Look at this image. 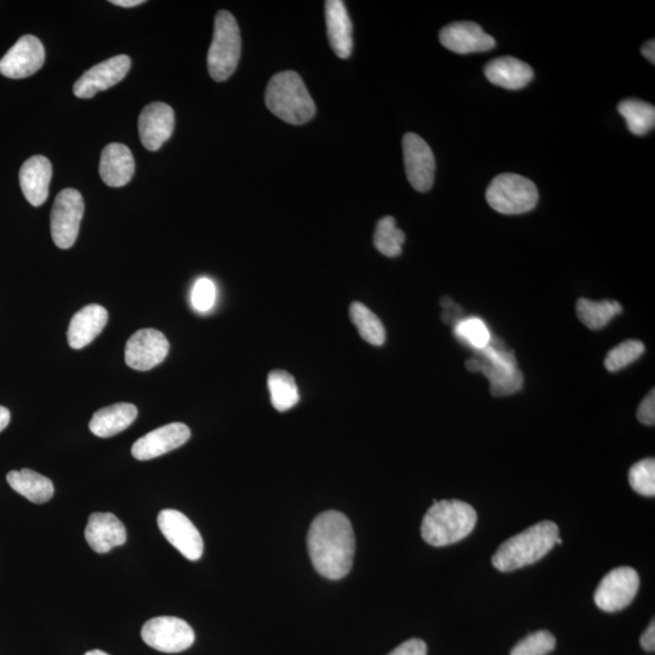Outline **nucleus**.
Masks as SVG:
<instances>
[{"label":"nucleus","instance_id":"1","mask_svg":"<svg viewBox=\"0 0 655 655\" xmlns=\"http://www.w3.org/2000/svg\"><path fill=\"white\" fill-rule=\"evenodd\" d=\"M312 565L322 577L338 580L353 566L356 539L352 524L339 511H326L313 520L307 534Z\"/></svg>","mask_w":655,"mask_h":655},{"label":"nucleus","instance_id":"2","mask_svg":"<svg viewBox=\"0 0 655 655\" xmlns=\"http://www.w3.org/2000/svg\"><path fill=\"white\" fill-rule=\"evenodd\" d=\"M560 529L551 521H543L515 535L495 552L492 563L499 572H512L533 565L554 549Z\"/></svg>","mask_w":655,"mask_h":655},{"label":"nucleus","instance_id":"3","mask_svg":"<svg viewBox=\"0 0 655 655\" xmlns=\"http://www.w3.org/2000/svg\"><path fill=\"white\" fill-rule=\"evenodd\" d=\"M477 512L460 500L434 501L421 523V537L427 544L442 548L463 540L474 531Z\"/></svg>","mask_w":655,"mask_h":655},{"label":"nucleus","instance_id":"4","mask_svg":"<svg viewBox=\"0 0 655 655\" xmlns=\"http://www.w3.org/2000/svg\"><path fill=\"white\" fill-rule=\"evenodd\" d=\"M266 106L273 115L293 125L310 122L316 115L315 101L298 73L284 71L273 76L266 88Z\"/></svg>","mask_w":655,"mask_h":655},{"label":"nucleus","instance_id":"5","mask_svg":"<svg viewBox=\"0 0 655 655\" xmlns=\"http://www.w3.org/2000/svg\"><path fill=\"white\" fill-rule=\"evenodd\" d=\"M241 32L235 17L229 11H219L215 17L214 37L208 51V70L216 82H225L241 59Z\"/></svg>","mask_w":655,"mask_h":655},{"label":"nucleus","instance_id":"6","mask_svg":"<svg viewBox=\"0 0 655 655\" xmlns=\"http://www.w3.org/2000/svg\"><path fill=\"white\" fill-rule=\"evenodd\" d=\"M486 198L495 212L520 215L535 208L539 193L532 180L517 174H501L488 186Z\"/></svg>","mask_w":655,"mask_h":655},{"label":"nucleus","instance_id":"7","mask_svg":"<svg viewBox=\"0 0 655 655\" xmlns=\"http://www.w3.org/2000/svg\"><path fill=\"white\" fill-rule=\"evenodd\" d=\"M84 215V201L77 190L66 189L56 197L51 209L50 229L53 241L60 249H70L76 243Z\"/></svg>","mask_w":655,"mask_h":655},{"label":"nucleus","instance_id":"8","mask_svg":"<svg viewBox=\"0 0 655 655\" xmlns=\"http://www.w3.org/2000/svg\"><path fill=\"white\" fill-rule=\"evenodd\" d=\"M147 646L163 653H180L195 643V631L180 618L158 617L148 620L141 630Z\"/></svg>","mask_w":655,"mask_h":655},{"label":"nucleus","instance_id":"9","mask_svg":"<svg viewBox=\"0 0 655 655\" xmlns=\"http://www.w3.org/2000/svg\"><path fill=\"white\" fill-rule=\"evenodd\" d=\"M640 589L639 573L631 567H619L601 580L595 592V603L603 612L613 613L631 605Z\"/></svg>","mask_w":655,"mask_h":655},{"label":"nucleus","instance_id":"10","mask_svg":"<svg viewBox=\"0 0 655 655\" xmlns=\"http://www.w3.org/2000/svg\"><path fill=\"white\" fill-rule=\"evenodd\" d=\"M158 527L164 538L190 561H198L203 555L204 544L201 533L189 517L182 512L168 509L159 512Z\"/></svg>","mask_w":655,"mask_h":655},{"label":"nucleus","instance_id":"11","mask_svg":"<svg viewBox=\"0 0 655 655\" xmlns=\"http://www.w3.org/2000/svg\"><path fill=\"white\" fill-rule=\"evenodd\" d=\"M404 167L414 190L427 192L435 181L436 161L434 152L419 135L408 133L403 138Z\"/></svg>","mask_w":655,"mask_h":655},{"label":"nucleus","instance_id":"12","mask_svg":"<svg viewBox=\"0 0 655 655\" xmlns=\"http://www.w3.org/2000/svg\"><path fill=\"white\" fill-rule=\"evenodd\" d=\"M169 341L156 329H141L130 336L125 345V362L130 368L146 372L161 364L168 356Z\"/></svg>","mask_w":655,"mask_h":655},{"label":"nucleus","instance_id":"13","mask_svg":"<svg viewBox=\"0 0 655 655\" xmlns=\"http://www.w3.org/2000/svg\"><path fill=\"white\" fill-rule=\"evenodd\" d=\"M131 67L127 55H118L90 68L83 73L73 87V93L79 99H91L100 91L108 90L122 82Z\"/></svg>","mask_w":655,"mask_h":655},{"label":"nucleus","instance_id":"14","mask_svg":"<svg viewBox=\"0 0 655 655\" xmlns=\"http://www.w3.org/2000/svg\"><path fill=\"white\" fill-rule=\"evenodd\" d=\"M45 50L37 37L24 36L0 60V73L10 79L33 76L44 65Z\"/></svg>","mask_w":655,"mask_h":655},{"label":"nucleus","instance_id":"15","mask_svg":"<svg viewBox=\"0 0 655 655\" xmlns=\"http://www.w3.org/2000/svg\"><path fill=\"white\" fill-rule=\"evenodd\" d=\"M190 438L191 430L185 424H168L148 432L136 441L131 454L141 461L155 459L184 446Z\"/></svg>","mask_w":655,"mask_h":655},{"label":"nucleus","instance_id":"16","mask_svg":"<svg viewBox=\"0 0 655 655\" xmlns=\"http://www.w3.org/2000/svg\"><path fill=\"white\" fill-rule=\"evenodd\" d=\"M440 42L444 48L460 55L486 53L497 47L492 36L475 22H453L443 28Z\"/></svg>","mask_w":655,"mask_h":655},{"label":"nucleus","instance_id":"17","mask_svg":"<svg viewBox=\"0 0 655 655\" xmlns=\"http://www.w3.org/2000/svg\"><path fill=\"white\" fill-rule=\"evenodd\" d=\"M174 128V110L164 102H153L142 110L139 117V135L142 145L148 151H158L172 138Z\"/></svg>","mask_w":655,"mask_h":655},{"label":"nucleus","instance_id":"18","mask_svg":"<svg viewBox=\"0 0 655 655\" xmlns=\"http://www.w3.org/2000/svg\"><path fill=\"white\" fill-rule=\"evenodd\" d=\"M85 540L98 554H107L127 541V529L113 514L95 512L89 517L85 528Z\"/></svg>","mask_w":655,"mask_h":655},{"label":"nucleus","instance_id":"19","mask_svg":"<svg viewBox=\"0 0 655 655\" xmlns=\"http://www.w3.org/2000/svg\"><path fill=\"white\" fill-rule=\"evenodd\" d=\"M53 165L43 156H34L22 164L20 186L22 193L33 207H41L49 197Z\"/></svg>","mask_w":655,"mask_h":655},{"label":"nucleus","instance_id":"20","mask_svg":"<svg viewBox=\"0 0 655 655\" xmlns=\"http://www.w3.org/2000/svg\"><path fill=\"white\" fill-rule=\"evenodd\" d=\"M108 322V312L105 307L91 304L83 307L72 317L68 327V344L74 350H81L96 339Z\"/></svg>","mask_w":655,"mask_h":655},{"label":"nucleus","instance_id":"21","mask_svg":"<svg viewBox=\"0 0 655 655\" xmlns=\"http://www.w3.org/2000/svg\"><path fill=\"white\" fill-rule=\"evenodd\" d=\"M100 176L110 187L128 185L135 173L133 153L123 144H110L101 153Z\"/></svg>","mask_w":655,"mask_h":655},{"label":"nucleus","instance_id":"22","mask_svg":"<svg viewBox=\"0 0 655 655\" xmlns=\"http://www.w3.org/2000/svg\"><path fill=\"white\" fill-rule=\"evenodd\" d=\"M466 368L471 372L484 374L491 383V393L494 397L514 395L523 387V374L517 367L500 366L474 357L466 362Z\"/></svg>","mask_w":655,"mask_h":655},{"label":"nucleus","instance_id":"23","mask_svg":"<svg viewBox=\"0 0 655 655\" xmlns=\"http://www.w3.org/2000/svg\"><path fill=\"white\" fill-rule=\"evenodd\" d=\"M489 82L508 90H520L532 82V67L521 60L504 56L489 61L484 67Z\"/></svg>","mask_w":655,"mask_h":655},{"label":"nucleus","instance_id":"24","mask_svg":"<svg viewBox=\"0 0 655 655\" xmlns=\"http://www.w3.org/2000/svg\"><path fill=\"white\" fill-rule=\"evenodd\" d=\"M327 31L330 45L338 58H350L353 48L352 22L341 0L326 2Z\"/></svg>","mask_w":655,"mask_h":655},{"label":"nucleus","instance_id":"25","mask_svg":"<svg viewBox=\"0 0 655 655\" xmlns=\"http://www.w3.org/2000/svg\"><path fill=\"white\" fill-rule=\"evenodd\" d=\"M138 418V408L131 403H117L93 415L89 429L95 436L108 438L121 434Z\"/></svg>","mask_w":655,"mask_h":655},{"label":"nucleus","instance_id":"26","mask_svg":"<svg viewBox=\"0 0 655 655\" xmlns=\"http://www.w3.org/2000/svg\"><path fill=\"white\" fill-rule=\"evenodd\" d=\"M7 481L16 493L34 504L47 503L55 492L54 483L48 477L30 469L10 471Z\"/></svg>","mask_w":655,"mask_h":655},{"label":"nucleus","instance_id":"27","mask_svg":"<svg viewBox=\"0 0 655 655\" xmlns=\"http://www.w3.org/2000/svg\"><path fill=\"white\" fill-rule=\"evenodd\" d=\"M622 312V305L613 300L580 299L577 304V315L580 322L592 330L605 328L615 316Z\"/></svg>","mask_w":655,"mask_h":655},{"label":"nucleus","instance_id":"28","mask_svg":"<svg viewBox=\"0 0 655 655\" xmlns=\"http://www.w3.org/2000/svg\"><path fill=\"white\" fill-rule=\"evenodd\" d=\"M271 402L278 412H287L300 400L298 385L292 374L286 370H273L267 379Z\"/></svg>","mask_w":655,"mask_h":655},{"label":"nucleus","instance_id":"29","mask_svg":"<svg viewBox=\"0 0 655 655\" xmlns=\"http://www.w3.org/2000/svg\"><path fill=\"white\" fill-rule=\"evenodd\" d=\"M618 112L634 135H646L654 129L655 108L648 102L636 99L624 100L618 105Z\"/></svg>","mask_w":655,"mask_h":655},{"label":"nucleus","instance_id":"30","mask_svg":"<svg viewBox=\"0 0 655 655\" xmlns=\"http://www.w3.org/2000/svg\"><path fill=\"white\" fill-rule=\"evenodd\" d=\"M350 318L358 333L362 336L363 340L373 346H381L385 344L386 330L383 322L379 317L368 309L362 303H352L350 306Z\"/></svg>","mask_w":655,"mask_h":655},{"label":"nucleus","instance_id":"31","mask_svg":"<svg viewBox=\"0 0 655 655\" xmlns=\"http://www.w3.org/2000/svg\"><path fill=\"white\" fill-rule=\"evenodd\" d=\"M406 235L398 229L392 216H385L378 222L374 233V246L387 258H397L402 253Z\"/></svg>","mask_w":655,"mask_h":655},{"label":"nucleus","instance_id":"32","mask_svg":"<svg viewBox=\"0 0 655 655\" xmlns=\"http://www.w3.org/2000/svg\"><path fill=\"white\" fill-rule=\"evenodd\" d=\"M454 332L458 339L475 351L484 349L492 340L487 324L478 317L459 321L455 324Z\"/></svg>","mask_w":655,"mask_h":655},{"label":"nucleus","instance_id":"33","mask_svg":"<svg viewBox=\"0 0 655 655\" xmlns=\"http://www.w3.org/2000/svg\"><path fill=\"white\" fill-rule=\"evenodd\" d=\"M645 352V345L640 340H626L608 352L605 366L608 372H619L639 360Z\"/></svg>","mask_w":655,"mask_h":655},{"label":"nucleus","instance_id":"34","mask_svg":"<svg viewBox=\"0 0 655 655\" xmlns=\"http://www.w3.org/2000/svg\"><path fill=\"white\" fill-rule=\"evenodd\" d=\"M630 486L636 493L653 498L655 495V461L648 458L639 461L629 472Z\"/></svg>","mask_w":655,"mask_h":655},{"label":"nucleus","instance_id":"35","mask_svg":"<svg viewBox=\"0 0 655 655\" xmlns=\"http://www.w3.org/2000/svg\"><path fill=\"white\" fill-rule=\"evenodd\" d=\"M556 647L555 636L546 630L533 632L512 648L511 655H546Z\"/></svg>","mask_w":655,"mask_h":655},{"label":"nucleus","instance_id":"36","mask_svg":"<svg viewBox=\"0 0 655 655\" xmlns=\"http://www.w3.org/2000/svg\"><path fill=\"white\" fill-rule=\"evenodd\" d=\"M216 300V287L212 279L199 278L192 288L191 304L198 312H208L213 309Z\"/></svg>","mask_w":655,"mask_h":655},{"label":"nucleus","instance_id":"37","mask_svg":"<svg viewBox=\"0 0 655 655\" xmlns=\"http://www.w3.org/2000/svg\"><path fill=\"white\" fill-rule=\"evenodd\" d=\"M637 419L640 423L653 426L655 424V395L654 390L640 404L637 409Z\"/></svg>","mask_w":655,"mask_h":655},{"label":"nucleus","instance_id":"38","mask_svg":"<svg viewBox=\"0 0 655 655\" xmlns=\"http://www.w3.org/2000/svg\"><path fill=\"white\" fill-rule=\"evenodd\" d=\"M389 655H427V646L423 640L412 639L403 642L393 649Z\"/></svg>","mask_w":655,"mask_h":655},{"label":"nucleus","instance_id":"39","mask_svg":"<svg viewBox=\"0 0 655 655\" xmlns=\"http://www.w3.org/2000/svg\"><path fill=\"white\" fill-rule=\"evenodd\" d=\"M641 646L647 652H654L655 649V623L652 620V623L649 624L645 634L642 635L640 640Z\"/></svg>","mask_w":655,"mask_h":655},{"label":"nucleus","instance_id":"40","mask_svg":"<svg viewBox=\"0 0 655 655\" xmlns=\"http://www.w3.org/2000/svg\"><path fill=\"white\" fill-rule=\"evenodd\" d=\"M641 53L645 58L651 62L652 65H654L655 62V42L654 39L652 41L647 42L645 45H643L641 49Z\"/></svg>","mask_w":655,"mask_h":655},{"label":"nucleus","instance_id":"41","mask_svg":"<svg viewBox=\"0 0 655 655\" xmlns=\"http://www.w3.org/2000/svg\"><path fill=\"white\" fill-rule=\"evenodd\" d=\"M113 5H117V7H122V8H134L138 7V5L144 4V0H112L111 2Z\"/></svg>","mask_w":655,"mask_h":655},{"label":"nucleus","instance_id":"42","mask_svg":"<svg viewBox=\"0 0 655 655\" xmlns=\"http://www.w3.org/2000/svg\"><path fill=\"white\" fill-rule=\"evenodd\" d=\"M10 423V412L8 408L0 406V432L7 429Z\"/></svg>","mask_w":655,"mask_h":655},{"label":"nucleus","instance_id":"43","mask_svg":"<svg viewBox=\"0 0 655 655\" xmlns=\"http://www.w3.org/2000/svg\"><path fill=\"white\" fill-rule=\"evenodd\" d=\"M84 655H110V654L99 651V649H94V651H90L88 653H85Z\"/></svg>","mask_w":655,"mask_h":655}]
</instances>
